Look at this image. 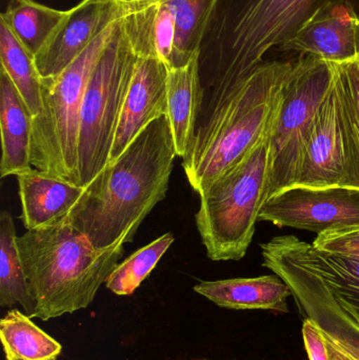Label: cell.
Here are the masks:
<instances>
[{
  "label": "cell",
  "mask_w": 359,
  "mask_h": 360,
  "mask_svg": "<svg viewBox=\"0 0 359 360\" xmlns=\"http://www.w3.org/2000/svg\"><path fill=\"white\" fill-rule=\"evenodd\" d=\"M128 236L107 248L67 221L27 231L18 248L32 295L34 319L44 321L88 308L124 255Z\"/></svg>",
  "instance_id": "cell-3"
},
{
  "label": "cell",
  "mask_w": 359,
  "mask_h": 360,
  "mask_svg": "<svg viewBox=\"0 0 359 360\" xmlns=\"http://www.w3.org/2000/svg\"><path fill=\"white\" fill-rule=\"evenodd\" d=\"M129 8L128 2L84 91L78 136L80 186H88L109 164L116 129L134 75L138 51L126 21Z\"/></svg>",
  "instance_id": "cell-7"
},
{
  "label": "cell",
  "mask_w": 359,
  "mask_h": 360,
  "mask_svg": "<svg viewBox=\"0 0 359 360\" xmlns=\"http://www.w3.org/2000/svg\"><path fill=\"white\" fill-rule=\"evenodd\" d=\"M200 55L187 65L168 69V115L178 158L189 152L196 134V122L202 108L204 88L200 75Z\"/></svg>",
  "instance_id": "cell-18"
},
{
  "label": "cell",
  "mask_w": 359,
  "mask_h": 360,
  "mask_svg": "<svg viewBox=\"0 0 359 360\" xmlns=\"http://www.w3.org/2000/svg\"><path fill=\"white\" fill-rule=\"evenodd\" d=\"M176 156L166 114L84 186L65 221L96 248L110 247L124 235L132 243L139 226L166 197Z\"/></svg>",
  "instance_id": "cell-1"
},
{
  "label": "cell",
  "mask_w": 359,
  "mask_h": 360,
  "mask_svg": "<svg viewBox=\"0 0 359 360\" xmlns=\"http://www.w3.org/2000/svg\"><path fill=\"white\" fill-rule=\"evenodd\" d=\"M332 80V63L309 55L296 61L272 129L268 199L296 184L308 135Z\"/></svg>",
  "instance_id": "cell-8"
},
{
  "label": "cell",
  "mask_w": 359,
  "mask_h": 360,
  "mask_svg": "<svg viewBox=\"0 0 359 360\" xmlns=\"http://www.w3.org/2000/svg\"><path fill=\"white\" fill-rule=\"evenodd\" d=\"M296 61H265L207 112L183 158L188 181L204 192L275 124Z\"/></svg>",
  "instance_id": "cell-2"
},
{
  "label": "cell",
  "mask_w": 359,
  "mask_h": 360,
  "mask_svg": "<svg viewBox=\"0 0 359 360\" xmlns=\"http://www.w3.org/2000/svg\"><path fill=\"white\" fill-rule=\"evenodd\" d=\"M278 48L328 63L359 59V13L353 2L333 0L316 8Z\"/></svg>",
  "instance_id": "cell-12"
},
{
  "label": "cell",
  "mask_w": 359,
  "mask_h": 360,
  "mask_svg": "<svg viewBox=\"0 0 359 360\" xmlns=\"http://www.w3.org/2000/svg\"><path fill=\"white\" fill-rule=\"evenodd\" d=\"M67 13L69 10H56L34 0H11L0 20L35 57L50 41Z\"/></svg>",
  "instance_id": "cell-22"
},
{
  "label": "cell",
  "mask_w": 359,
  "mask_h": 360,
  "mask_svg": "<svg viewBox=\"0 0 359 360\" xmlns=\"http://www.w3.org/2000/svg\"><path fill=\"white\" fill-rule=\"evenodd\" d=\"M16 177L21 201L20 218L27 231L65 221L84 191V186L36 169Z\"/></svg>",
  "instance_id": "cell-15"
},
{
  "label": "cell",
  "mask_w": 359,
  "mask_h": 360,
  "mask_svg": "<svg viewBox=\"0 0 359 360\" xmlns=\"http://www.w3.org/2000/svg\"><path fill=\"white\" fill-rule=\"evenodd\" d=\"M20 304L23 313L34 319L35 300L30 289L18 248L14 221L8 211L0 214V306Z\"/></svg>",
  "instance_id": "cell-21"
},
{
  "label": "cell",
  "mask_w": 359,
  "mask_h": 360,
  "mask_svg": "<svg viewBox=\"0 0 359 360\" xmlns=\"http://www.w3.org/2000/svg\"><path fill=\"white\" fill-rule=\"evenodd\" d=\"M301 332L309 360H354L337 348L310 319H303Z\"/></svg>",
  "instance_id": "cell-29"
},
{
  "label": "cell",
  "mask_w": 359,
  "mask_h": 360,
  "mask_svg": "<svg viewBox=\"0 0 359 360\" xmlns=\"http://www.w3.org/2000/svg\"><path fill=\"white\" fill-rule=\"evenodd\" d=\"M221 0H160L175 19L176 39L171 68L187 65L202 53V40Z\"/></svg>",
  "instance_id": "cell-24"
},
{
  "label": "cell",
  "mask_w": 359,
  "mask_h": 360,
  "mask_svg": "<svg viewBox=\"0 0 359 360\" xmlns=\"http://www.w3.org/2000/svg\"><path fill=\"white\" fill-rule=\"evenodd\" d=\"M126 21L138 58L116 129L109 162L117 160L151 122L168 114V68L156 55L151 25L141 21Z\"/></svg>",
  "instance_id": "cell-10"
},
{
  "label": "cell",
  "mask_w": 359,
  "mask_h": 360,
  "mask_svg": "<svg viewBox=\"0 0 359 360\" xmlns=\"http://www.w3.org/2000/svg\"><path fill=\"white\" fill-rule=\"evenodd\" d=\"M291 240L301 262L324 279L359 321V258L320 251L293 235Z\"/></svg>",
  "instance_id": "cell-20"
},
{
  "label": "cell",
  "mask_w": 359,
  "mask_h": 360,
  "mask_svg": "<svg viewBox=\"0 0 359 360\" xmlns=\"http://www.w3.org/2000/svg\"><path fill=\"white\" fill-rule=\"evenodd\" d=\"M152 34L156 55L168 68L174 54L176 25L172 12L164 2H158Z\"/></svg>",
  "instance_id": "cell-27"
},
{
  "label": "cell",
  "mask_w": 359,
  "mask_h": 360,
  "mask_svg": "<svg viewBox=\"0 0 359 360\" xmlns=\"http://www.w3.org/2000/svg\"><path fill=\"white\" fill-rule=\"evenodd\" d=\"M124 2L82 0L67 13L50 41L36 55V67L42 79L60 75L122 10Z\"/></svg>",
  "instance_id": "cell-14"
},
{
  "label": "cell",
  "mask_w": 359,
  "mask_h": 360,
  "mask_svg": "<svg viewBox=\"0 0 359 360\" xmlns=\"http://www.w3.org/2000/svg\"><path fill=\"white\" fill-rule=\"evenodd\" d=\"M0 340L6 360H56L63 352L60 342L18 309L0 321Z\"/></svg>",
  "instance_id": "cell-23"
},
{
  "label": "cell",
  "mask_w": 359,
  "mask_h": 360,
  "mask_svg": "<svg viewBox=\"0 0 359 360\" xmlns=\"http://www.w3.org/2000/svg\"><path fill=\"white\" fill-rule=\"evenodd\" d=\"M312 247L326 253L359 258V226L322 233Z\"/></svg>",
  "instance_id": "cell-28"
},
{
  "label": "cell",
  "mask_w": 359,
  "mask_h": 360,
  "mask_svg": "<svg viewBox=\"0 0 359 360\" xmlns=\"http://www.w3.org/2000/svg\"><path fill=\"white\" fill-rule=\"evenodd\" d=\"M259 221L320 235L359 226V192L344 186H292L268 199Z\"/></svg>",
  "instance_id": "cell-11"
},
{
  "label": "cell",
  "mask_w": 359,
  "mask_h": 360,
  "mask_svg": "<svg viewBox=\"0 0 359 360\" xmlns=\"http://www.w3.org/2000/svg\"><path fill=\"white\" fill-rule=\"evenodd\" d=\"M112 19L90 46L60 74L42 79V105L32 120V166L40 172L79 186L78 136L82 99L91 73L122 15Z\"/></svg>",
  "instance_id": "cell-5"
},
{
  "label": "cell",
  "mask_w": 359,
  "mask_h": 360,
  "mask_svg": "<svg viewBox=\"0 0 359 360\" xmlns=\"http://www.w3.org/2000/svg\"><path fill=\"white\" fill-rule=\"evenodd\" d=\"M193 360H211V359H193Z\"/></svg>",
  "instance_id": "cell-31"
},
{
  "label": "cell",
  "mask_w": 359,
  "mask_h": 360,
  "mask_svg": "<svg viewBox=\"0 0 359 360\" xmlns=\"http://www.w3.org/2000/svg\"><path fill=\"white\" fill-rule=\"evenodd\" d=\"M194 291L221 308L231 310H263L288 312L287 300L292 296L289 285L278 276L202 281Z\"/></svg>",
  "instance_id": "cell-16"
},
{
  "label": "cell",
  "mask_w": 359,
  "mask_h": 360,
  "mask_svg": "<svg viewBox=\"0 0 359 360\" xmlns=\"http://www.w3.org/2000/svg\"><path fill=\"white\" fill-rule=\"evenodd\" d=\"M174 241V235L169 232L137 250L114 269L105 283L107 289L115 295H132L151 274Z\"/></svg>",
  "instance_id": "cell-26"
},
{
  "label": "cell",
  "mask_w": 359,
  "mask_h": 360,
  "mask_svg": "<svg viewBox=\"0 0 359 360\" xmlns=\"http://www.w3.org/2000/svg\"><path fill=\"white\" fill-rule=\"evenodd\" d=\"M32 120L22 97L0 68V130H1V179L32 170Z\"/></svg>",
  "instance_id": "cell-17"
},
{
  "label": "cell",
  "mask_w": 359,
  "mask_h": 360,
  "mask_svg": "<svg viewBox=\"0 0 359 360\" xmlns=\"http://www.w3.org/2000/svg\"><path fill=\"white\" fill-rule=\"evenodd\" d=\"M332 63L341 107L345 174L339 186L359 192V59Z\"/></svg>",
  "instance_id": "cell-19"
},
{
  "label": "cell",
  "mask_w": 359,
  "mask_h": 360,
  "mask_svg": "<svg viewBox=\"0 0 359 360\" xmlns=\"http://www.w3.org/2000/svg\"><path fill=\"white\" fill-rule=\"evenodd\" d=\"M114 1H160V0H114Z\"/></svg>",
  "instance_id": "cell-30"
},
{
  "label": "cell",
  "mask_w": 359,
  "mask_h": 360,
  "mask_svg": "<svg viewBox=\"0 0 359 360\" xmlns=\"http://www.w3.org/2000/svg\"><path fill=\"white\" fill-rule=\"evenodd\" d=\"M344 174L345 146L339 92L333 72L330 90L318 107L308 135L301 172L294 186H339Z\"/></svg>",
  "instance_id": "cell-13"
},
{
  "label": "cell",
  "mask_w": 359,
  "mask_h": 360,
  "mask_svg": "<svg viewBox=\"0 0 359 360\" xmlns=\"http://www.w3.org/2000/svg\"><path fill=\"white\" fill-rule=\"evenodd\" d=\"M329 1L333 0H235L217 30L218 54L211 98L229 94L265 63L263 57L272 48L287 41L316 8Z\"/></svg>",
  "instance_id": "cell-6"
},
{
  "label": "cell",
  "mask_w": 359,
  "mask_h": 360,
  "mask_svg": "<svg viewBox=\"0 0 359 360\" xmlns=\"http://www.w3.org/2000/svg\"><path fill=\"white\" fill-rule=\"evenodd\" d=\"M263 266L280 276L292 292L299 312L341 351L359 360V321L324 279L306 266L293 247L291 235L261 243Z\"/></svg>",
  "instance_id": "cell-9"
},
{
  "label": "cell",
  "mask_w": 359,
  "mask_h": 360,
  "mask_svg": "<svg viewBox=\"0 0 359 360\" xmlns=\"http://www.w3.org/2000/svg\"><path fill=\"white\" fill-rule=\"evenodd\" d=\"M0 61L31 115L33 117L37 115L42 105V78L36 67L35 58L2 20H0Z\"/></svg>",
  "instance_id": "cell-25"
},
{
  "label": "cell",
  "mask_w": 359,
  "mask_h": 360,
  "mask_svg": "<svg viewBox=\"0 0 359 360\" xmlns=\"http://www.w3.org/2000/svg\"><path fill=\"white\" fill-rule=\"evenodd\" d=\"M272 129L200 194L196 226L213 262L242 259L252 243L268 199Z\"/></svg>",
  "instance_id": "cell-4"
}]
</instances>
